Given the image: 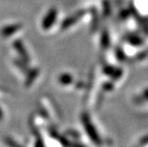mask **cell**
Wrapping results in <instances>:
<instances>
[{
    "label": "cell",
    "mask_w": 148,
    "mask_h": 147,
    "mask_svg": "<svg viewBox=\"0 0 148 147\" xmlns=\"http://www.w3.org/2000/svg\"><path fill=\"white\" fill-rule=\"evenodd\" d=\"M82 121H83V123L84 125L85 130L88 132L89 137L92 139V141H94L96 144H99L100 140H99V137L98 135V132H97L96 129L94 128V126L92 125V123L90 122L89 116L87 114H84L82 116Z\"/></svg>",
    "instance_id": "1"
},
{
    "label": "cell",
    "mask_w": 148,
    "mask_h": 147,
    "mask_svg": "<svg viewBox=\"0 0 148 147\" xmlns=\"http://www.w3.org/2000/svg\"><path fill=\"white\" fill-rule=\"evenodd\" d=\"M85 13H86V11H85V10H81V11L77 12L76 13H75V14L69 16L68 19H66V20L63 21V23H62V25H61L62 29H66L69 28V27H70L71 25H74L75 23H76L81 18H82V17L85 14Z\"/></svg>",
    "instance_id": "2"
},
{
    "label": "cell",
    "mask_w": 148,
    "mask_h": 147,
    "mask_svg": "<svg viewBox=\"0 0 148 147\" xmlns=\"http://www.w3.org/2000/svg\"><path fill=\"white\" fill-rule=\"evenodd\" d=\"M56 17H57V11L56 9L52 8L51 9L48 13L46 14V16L45 17L43 22H42V28L44 29H50L51 27L52 26V24L54 23L55 20H56Z\"/></svg>",
    "instance_id": "3"
},
{
    "label": "cell",
    "mask_w": 148,
    "mask_h": 147,
    "mask_svg": "<svg viewBox=\"0 0 148 147\" xmlns=\"http://www.w3.org/2000/svg\"><path fill=\"white\" fill-rule=\"evenodd\" d=\"M21 28V24H13V25L6 26V27H5V28L1 30V34L5 37H7V36H12L14 32L18 31Z\"/></svg>",
    "instance_id": "4"
},
{
    "label": "cell",
    "mask_w": 148,
    "mask_h": 147,
    "mask_svg": "<svg viewBox=\"0 0 148 147\" xmlns=\"http://www.w3.org/2000/svg\"><path fill=\"white\" fill-rule=\"evenodd\" d=\"M14 47L15 49L17 50V51L19 52V54L21 56L22 59L26 62V63H28L29 60V55H28V53H27L26 50L24 49V46L23 44H21V42H20L19 40L18 41H16L14 43Z\"/></svg>",
    "instance_id": "5"
},
{
    "label": "cell",
    "mask_w": 148,
    "mask_h": 147,
    "mask_svg": "<svg viewBox=\"0 0 148 147\" xmlns=\"http://www.w3.org/2000/svg\"><path fill=\"white\" fill-rule=\"evenodd\" d=\"M38 73H39V70L37 68H35L34 70H32L29 73L28 78H27V80H26V86H30L32 84V83L34 82V80L37 77Z\"/></svg>",
    "instance_id": "6"
},
{
    "label": "cell",
    "mask_w": 148,
    "mask_h": 147,
    "mask_svg": "<svg viewBox=\"0 0 148 147\" xmlns=\"http://www.w3.org/2000/svg\"><path fill=\"white\" fill-rule=\"evenodd\" d=\"M72 81H73V78L71 77V75H68V74L61 75L60 77V82L62 84H69Z\"/></svg>",
    "instance_id": "7"
},
{
    "label": "cell",
    "mask_w": 148,
    "mask_h": 147,
    "mask_svg": "<svg viewBox=\"0 0 148 147\" xmlns=\"http://www.w3.org/2000/svg\"><path fill=\"white\" fill-rule=\"evenodd\" d=\"M109 44V38H108V35L106 34L103 36V42H102V45L103 46H108Z\"/></svg>",
    "instance_id": "8"
},
{
    "label": "cell",
    "mask_w": 148,
    "mask_h": 147,
    "mask_svg": "<svg viewBox=\"0 0 148 147\" xmlns=\"http://www.w3.org/2000/svg\"><path fill=\"white\" fill-rule=\"evenodd\" d=\"M2 118V111H1V109H0V119Z\"/></svg>",
    "instance_id": "9"
}]
</instances>
